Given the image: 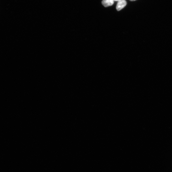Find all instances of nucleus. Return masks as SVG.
Here are the masks:
<instances>
[{
    "label": "nucleus",
    "instance_id": "obj_2",
    "mask_svg": "<svg viewBox=\"0 0 172 172\" xmlns=\"http://www.w3.org/2000/svg\"><path fill=\"white\" fill-rule=\"evenodd\" d=\"M114 3L113 0H103L102 1L103 5L107 7L113 5Z\"/></svg>",
    "mask_w": 172,
    "mask_h": 172
},
{
    "label": "nucleus",
    "instance_id": "obj_1",
    "mask_svg": "<svg viewBox=\"0 0 172 172\" xmlns=\"http://www.w3.org/2000/svg\"><path fill=\"white\" fill-rule=\"evenodd\" d=\"M127 2L125 0H119L116 8L117 11H119L126 6Z\"/></svg>",
    "mask_w": 172,
    "mask_h": 172
},
{
    "label": "nucleus",
    "instance_id": "obj_3",
    "mask_svg": "<svg viewBox=\"0 0 172 172\" xmlns=\"http://www.w3.org/2000/svg\"><path fill=\"white\" fill-rule=\"evenodd\" d=\"M131 1H136V0H130Z\"/></svg>",
    "mask_w": 172,
    "mask_h": 172
},
{
    "label": "nucleus",
    "instance_id": "obj_4",
    "mask_svg": "<svg viewBox=\"0 0 172 172\" xmlns=\"http://www.w3.org/2000/svg\"><path fill=\"white\" fill-rule=\"evenodd\" d=\"M113 1H118L119 0H113Z\"/></svg>",
    "mask_w": 172,
    "mask_h": 172
}]
</instances>
